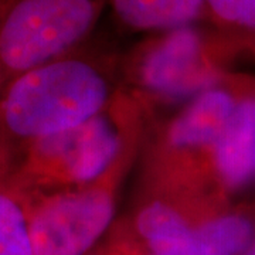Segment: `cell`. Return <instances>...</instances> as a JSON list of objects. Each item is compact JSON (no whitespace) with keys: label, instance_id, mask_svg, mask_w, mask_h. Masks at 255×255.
I'll return each instance as SVG.
<instances>
[{"label":"cell","instance_id":"obj_13","mask_svg":"<svg viewBox=\"0 0 255 255\" xmlns=\"http://www.w3.org/2000/svg\"><path fill=\"white\" fill-rule=\"evenodd\" d=\"M248 255H255V247L251 250V251H250V253H248Z\"/></svg>","mask_w":255,"mask_h":255},{"label":"cell","instance_id":"obj_14","mask_svg":"<svg viewBox=\"0 0 255 255\" xmlns=\"http://www.w3.org/2000/svg\"><path fill=\"white\" fill-rule=\"evenodd\" d=\"M0 74H1V71H0Z\"/></svg>","mask_w":255,"mask_h":255},{"label":"cell","instance_id":"obj_2","mask_svg":"<svg viewBox=\"0 0 255 255\" xmlns=\"http://www.w3.org/2000/svg\"><path fill=\"white\" fill-rule=\"evenodd\" d=\"M98 10L100 0H0V71L20 75L61 57Z\"/></svg>","mask_w":255,"mask_h":255},{"label":"cell","instance_id":"obj_5","mask_svg":"<svg viewBox=\"0 0 255 255\" xmlns=\"http://www.w3.org/2000/svg\"><path fill=\"white\" fill-rule=\"evenodd\" d=\"M38 152L46 157L64 160L74 179H95L110 164L118 150V139L101 118L38 140Z\"/></svg>","mask_w":255,"mask_h":255},{"label":"cell","instance_id":"obj_10","mask_svg":"<svg viewBox=\"0 0 255 255\" xmlns=\"http://www.w3.org/2000/svg\"><path fill=\"white\" fill-rule=\"evenodd\" d=\"M0 255H33L30 228L16 201L0 193Z\"/></svg>","mask_w":255,"mask_h":255},{"label":"cell","instance_id":"obj_8","mask_svg":"<svg viewBox=\"0 0 255 255\" xmlns=\"http://www.w3.org/2000/svg\"><path fill=\"white\" fill-rule=\"evenodd\" d=\"M119 18L140 30L177 28L199 17L206 0H111Z\"/></svg>","mask_w":255,"mask_h":255},{"label":"cell","instance_id":"obj_1","mask_svg":"<svg viewBox=\"0 0 255 255\" xmlns=\"http://www.w3.org/2000/svg\"><path fill=\"white\" fill-rule=\"evenodd\" d=\"M105 98V81L92 65L55 58L17 75L3 101V119L16 136L40 140L92 119Z\"/></svg>","mask_w":255,"mask_h":255},{"label":"cell","instance_id":"obj_11","mask_svg":"<svg viewBox=\"0 0 255 255\" xmlns=\"http://www.w3.org/2000/svg\"><path fill=\"white\" fill-rule=\"evenodd\" d=\"M137 228L147 243H150L176 234L187 228V226L172 209L163 204H153L140 213L137 219Z\"/></svg>","mask_w":255,"mask_h":255},{"label":"cell","instance_id":"obj_7","mask_svg":"<svg viewBox=\"0 0 255 255\" xmlns=\"http://www.w3.org/2000/svg\"><path fill=\"white\" fill-rule=\"evenodd\" d=\"M237 104L231 95L220 90L203 94L170 130L174 146H200L216 143L227 128Z\"/></svg>","mask_w":255,"mask_h":255},{"label":"cell","instance_id":"obj_6","mask_svg":"<svg viewBox=\"0 0 255 255\" xmlns=\"http://www.w3.org/2000/svg\"><path fill=\"white\" fill-rule=\"evenodd\" d=\"M216 163L224 182L241 186L255 173V98L237 104L216 142Z\"/></svg>","mask_w":255,"mask_h":255},{"label":"cell","instance_id":"obj_3","mask_svg":"<svg viewBox=\"0 0 255 255\" xmlns=\"http://www.w3.org/2000/svg\"><path fill=\"white\" fill-rule=\"evenodd\" d=\"M112 214V201L102 191L47 203L28 224L33 255H82L110 224Z\"/></svg>","mask_w":255,"mask_h":255},{"label":"cell","instance_id":"obj_9","mask_svg":"<svg viewBox=\"0 0 255 255\" xmlns=\"http://www.w3.org/2000/svg\"><path fill=\"white\" fill-rule=\"evenodd\" d=\"M251 234L250 221L240 216L220 217L194 231L200 255H238L247 248Z\"/></svg>","mask_w":255,"mask_h":255},{"label":"cell","instance_id":"obj_4","mask_svg":"<svg viewBox=\"0 0 255 255\" xmlns=\"http://www.w3.org/2000/svg\"><path fill=\"white\" fill-rule=\"evenodd\" d=\"M142 77L149 88L174 97L209 87L213 73L199 33L189 26L173 28L147 51Z\"/></svg>","mask_w":255,"mask_h":255},{"label":"cell","instance_id":"obj_12","mask_svg":"<svg viewBox=\"0 0 255 255\" xmlns=\"http://www.w3.org/2000/svg\"><path fill=\"white\" fill-rule=\"evenodd\" d=\"M206 3L221 20L255 28V0H206Z\"/></svg>","mask_w":255,"mask_h":255}]
</instances>
